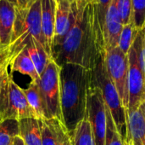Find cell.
I'll use <instances>...</instances> for the list:
<instances>
[{"label": "cell", "instance_id": "obj_1", "mask_svg": "<svg viewBox=\"0 0 145 145\" xmlns=\"http://www.w3.org/2000/svg\"><path fill=\"white\" fill-rule=\"evenodd\" d=\"M104 54V42L94 5L91 3L80 9L76 8L75 21L60 44L53 49L52 59L59 67L71 63L93 70Z\"/></svg>", "mask_w": 145, "mask_h": 145}, {"label": "cell", "instance_id": "obj_2", "mask_svg": "<svg viewBox=\"0 0 145 145\" xmlns=\"http://www.w3.org/2000/svg\"><path fill=\"white\" fill-rule=\"evenodd\" d=\"M92 84V70L66 63L59 67L61 122L71 134L85 119L88 91Z\"/></svg>", "mask_w": 145, "mask_h": 145}, {"label": "cell", "instance_id": "obj_3", "mask_svg": "<svg viewBox=\"0 0 145 145\" xmlns=\"http://www.w3.org/2000/svg\"><path fill=\"white\" fill-rule=\"evenodd\" d=\"M31 38H36L45 48L42 32L40 0H37L27 8L16 9L11 42L9 45L1 52V56L8 68L14 58L26 47Z\"/></svg>", "mask_w": 145, "mask_h": 145}, {"label": "cell", "instance_id": "obj_4", "mask_svg": "<svg viewBox=\"0 0 145 145\" xmlns=\"http://www.w3.org/2000/svg\"><path fill=\"white\" fill-rule=\"evenodd\" d=\"M92 81L99 88L105 103L112 115L115 125L122 138L125 139L127 111L122 104L119 94L106 72L104 63V55L99 58L98 63L92 70Z\"/></svg>", "mask_w": 145, "mask_h": 145}, {"label": "cell", "instance_id": "obj_5", "mask_svg": "<svg viewBox=\"0 0 145 145\" xmlns=\"http://www.w3.org/2000/svg\"><path fill=\"white\" fill-rule=\"evenodd\" d=\"M145 35L141 29L130 48L128 56V106L127 115L145 102V72L142 61V43Z\"/></svg>", "mask_w": 145, "mask_h": 145}, {"label": "cell", "instance_id": "obj_6", "mask_svg": "<svg viewBox=\"0 0 145 145\" xmlns=\"http://www.w3.org/2000/svg\"><path fill=\"white\" fill-rule=\"evenodd\" d=\"M31 117H33V115L24 89L14 82L6 70L0 86V121L6 119L20 121Z\"/></svg>", "mask_w": 145, "mask_h": 145}, {"label": "cell", "instance_id": "obj_7", "mask_svg": "<svg viewBox=\"0 0 145 145\" xmlns=\"http://www.w3.org/2000/svg\"><path fill=\"white\" fill-rule=\"evenodd\" d=\"M43 102L46 119H58L61 121L59 66L51 59L40 75L38 83Z\"/></svg>", "mask_w": 145, "mask_h": 145}, {"label": "cell", "instance_id": "obj_8", "mask_svg": "<svg viewBox=\"0 0 145 145\" xmlns=\"http://www.w3.org/2000/svg\"><path fill=\"white\" fill-rule=\"evenodd\" d=\"M106 72L114 84L122 104L128 106V56L117 46L104 54Z\"/></svg>", "mask_w": 145, "mask_h": 145}, {"label": "cell", "instance_id": "obj_9", "mask_svg": "<svg viewBox=\"0 0 145 145\" xmlns=\"http://www.w3.org/2000/svg\"><path fill=\"white\" fill-rule=\"evenodd\" d=\"M85 118L88 121L95 145H105L106 132V106L99 88L93 81L88 91Z\"/></svg>", "mask_w": 145, "mask_h": 145}, {"label": "cell", "instance_id": "obj_10", "mask_svg": "<svg viewBox=\"0 0 145 145\" xmlns=\"http://www.w3.org/2000/svg\"><path fill=\"white\" fill-rule=\"evenodd\" d=\"M123 25L121 21L116 0H112L107 10L103 29L105 52L117 46Z\"/></svg>", "mask_w": 145, "mask_h": 145}, {"label": "cell", "instance_id": "obj_11", "mask_svg": "<svg viewBox=\"0 0 145 145\" xmlns=\"http://www.w3.org/2000/svg\"><path fill=\"white\" fill-rule=\"evenodd\" d=\"M124 144L145 145V102L134 112L127 115Z\"/></svg>", "mask_w": 145, "mask_h": 145}, {"label": "cell", "instance_id": "obj_12", "mask_svg": "<svg viewBox=\"0 0 145 145\" xmlns=\"http://www.w3.org/2000/svg\"><path fill=\"white\" fill-rule=\"evenodd\" d=\"M16 16V8L8 0H0V49L3 51L10 44Z\"/></svg>", "mask_w": 145, "mask_h": 145}, {"label": "cell", "instance_id": "obj_13", "mask_svg": "<svg viewBox=\"0 0 145 145\" xmlns=\"http://www.w3.org/2000/svg\"><path fill=\"white\" fill-rule=\"evenodd\" d=\"M42 32L45 50L52 57V49L55 31V8L54 0H40Z\"/></svg>", "mask_w": 145, "mask_h": 145}, {"label": "cell", "instance_id": "obj_14", "mask_svg": "<svg viewBox=\"0 0 145 145\" xmlns=\"http://www.w3.org/2000/svg\"><path fill=\"white\" fill-rule=\"evenodd\" d=\"M42 121V145H60L69 133L58 119H45Z\"/></svg>", "mask_w": 145, "mask_h": 145}, {"label": "cell", "instance_id": "obj_15", "mask_svg": "<svg viewBox=\"0 0 145 145\" xmlns=\"http://www.w3.org/2000/svg\"><path fill=\"white\" fill-rule=\"evenodd\" d=\"M19 137L26 145H42V121L31 117L19 121Z\"/></svg>", "mask_w": 145, "mask_h": 145}, {"label": "cell", "instance_id": "obj_16", "mask_svg": "<svg viewBox=\"0 0 145 145\" xmlns=\"http://www.w3.org/2000/svg\"><path fill=\"white\" fill-rule=\"evenodd\" d=\"M11 68V73L18 72L21 74L27 75L31 78V82L38 84L40 80V76L37 73L36 68L28 54L26 48L21 50L12 61L9 65Z\"/></svg>", "mask_w": 145, "mask_h": 145}, {"label": "cell", "instance_id": "obj_17", "mask_svg": "<svg viewBox=\"0 0 145 145\" xmlns=\"http://www.w3.org/2000/svg\"><path fill=\"white\" fill-rule=\"evenodd\" d=\"M25 48L36 68L37 73L40 76L52 57L48 54L44 46L34 38H30V41Z\"/></svg>", "mask_w": 145, "mask_h": 145}, {"label": "cell", "instance_id": "obj_18", "mask_svg": "<svg viewBox=\"0 0 145 145\" xmlns=\"http://www.w3.org/2000/svg\"><path fill=\"white\" fill-rule=\"evenodd\" d=\"M24 92L29 107L32 112L33 117L38 120H45V109L38 84L31 82L28 87L24 89Z\"/></svg>", "mask_w": 145, "mask_h": 145}, {"label": "cell", "instance_id": "obj_19", "mask_svg": "<svg viewBox=\"0 0 145 145\" xmlns=\"http://www.w3.org/2000/svg\"><path fill=\"white\" fill-rule=\"evenodd\" d=\"M70 135L71 145H95L90 124L86 118L76 126Z\"/></svg>", "mask_w": 145, "mask_h": 145}, {"label": "cell", "instance_id": "obj_20", "mask_svg": "<svg viewBox=\"0 0 145 145\" xmlns=\"http://www.w3.org/2000/svg\"><path fill=\"white\" fill-rule=\"evenodd\" d=\"M19 136V121L6 119L0 121V145H13Z\"/></svg>", "mask_w": 145, "mask_h": 145}, {"label": "cell", "instance_id": "obj_21", "mask_svg": "<svg viewBox=\"0 0 145 145\" xmlns=\"http://www.w3.org/2000/svg\"><path fill=\"white\" fill-rule=\"evenodd\" d=\"M139 31L140 30L137 29L134 26L133 21H131L130 23L123 26L119 37L117 47L126 55L128 54V51L135 41Z\"/></svg>", "mask_w": 145, "mask_h": 145}, {"label": "cell", "instance_id": "obj_22", "mask_svg": "<svg viewBox=\"0 0 145 145\" xmlns=\"http://www.w3.org/2000/svg\"><path fill=\"white\" fill-rule=\"evenodd\" d=\"M106 106V105H105ZM106 132L105 138V145H125L124 139L119 133L115 122L113 121L112 115L106 107Z\"/></svg>", "mask_w": 145, "mask_h": 145}, {"label": "cell", "instance_id": "obj_23", "mask_svg": "<svg viewBox=\"0 0 145 145\" xmlns=\"http://www.w3.org/2000/svg\"><path fill=\"white\" fill-rule=\"evenodd\" d=\"M133 21L137 29L145 26V0H133Z\"/></svg>", "mask_w": 145, "mask_h": 145}, {"label": "cell", "instance_id": "obj_24", "mask_svg": "<svg viewBox=\"0 0 145 145\" xmlns=\"http://www.w3.org/2000/svg\"><path fill=\"white\" fill-rule=\"evenodd\" d=\"M116 2L122 25L133 21V0H116Z\"/></svg>", "mask_w": 145, "mask_h": 145}, {"label": "cell", "instance_id": "obj_25", "mask_svg": "<svg viewBox=\"0 0 145 145\" xmlns=\"http://www.w3.org/2000/svg\"><path fill=\"white\" fill-rule=\"evenodd\" d=\"M111 1L112 0H94V3H93L95 7L97 19L99 21V26L102 34V38H103V29H104L105 16L107 14V10L110 7V4L111 3Z\"/></svg>", "mask_w": 145, "mask_h": 145}, {"label": "cell", "instance_id": "obj_26", "mask_svg": "<svg viewBox=\"0 0 145 145\" xmlns=\"http://www.w3.org/2000/svg\"><path fill=\"white\" fill-rule=\"evenodd\" d=\"M94 0H75V6L77 9H83L88 4H93Z\"/></svg>", "mask_w": 145, "mask_h": 145}, {"label": "cell", "instance_id": "obj_27", "mask_svg": "<svg viewBox=\"0 0 145 145\" xmlns=\"http://www.w3.org/2000/svg\"><path fill=\"white\" fill-rule=\"evenodd\" d=\"M8 69V67L6 65L5 62L3 61V59L1 56V54H0V86H1V83H2V80H3L4 73Z\"/></svg>", "mask_w": 145, "mask_h": 145}, {"label": "cell", "instance_id": "obj_28", "mask_svg": "<svg viewBox=\"0 0 145 145\" xmlns=\"http://www.w3.org/2000/svg\"><path fill=\"white\" fill-rule=\"evenodd\" d=\"M11 2L16 9H25L26 8L25 6V0H8Z\"/></svg>", "mask_w": 145, "mask_h": 145}, {"label": "cell", "instance_id": "obj_29", "mask_svg": "<svg viewBox=\"0 0 145 145\" xmlns=\"http://www.w3.org/2000/svg\"><path fill=\"white\" fill-rule=\"evenodd\" d=\"M60 145H71V135L67 133L65 138H63Z\"/></svg>", "mask_w": 145, "mask_h": 145}, {"label": "cell", "instance_id": "obj_30", "mask_svg": "<svg viewBox=\"0 0 145 145\" xmlns=\"http://www.w3.org/2000/svg\"><path fill=\"white\" fill-rule=\"evenodd\" d=\"M142 61H143L144 69L145 72V35L143 39V43H142Z\"/></svg>", "mask_w": 145, "mask_h": 145}, {"label": "cell", "instance_id": "obj_31", "mask_svg": "<svg viewBox=\"0 0 145 145\" xmlns=\"http://www.w3.org/2000/svg\"><path fill=\"white\" fill-rule=\"evenodd\" d=\"M13 145H26L23 141L22 139L18 136L16 138H14V141H13Z\"/></svg>", "mask_w": 145, "mask_h": 145}, {"label": "cell", "instance_id": "obj_32", "mask_svg": "<svg viewBox=\"0 0 145 145\" xmlns=\"http://www.w3.org/2000/svg\"><path fill=\"white\" fill-rule=\"evenodd\" d=\"M37 0H25V6H26V8L31 6V4H33Z\"/></svg>", "mask_w": 145, "mask_h": 145}, {"label": "cell", "instance_id": "obj_33", "mask_svg": "<svg viewBox=\"0 0 145 145\" xmlns=\"http://www.w3.org/2000/svg\"><path fill=\"white\" fill-rule=\"evenodd\" d=\"M69 2H70V3H71L72 5H73V4L75 3V0H69Z\"/></svg>", "mask_w": 145, "mask_h": 145}, {"label": "cell", "instance_id": "obj_34", "mask_svg": "<svg viewBox=\"0 0 145 145\" xmlns=\"http://www.w3.org/2000/svg\"><path fill=\"white\" fill-rule=\"evenodd\" d=\"M0 54H1V50H0Z\"/></svg>", "mask_w": 145, "mask_h": 145}, {"label": "cell", "instance_id": "obj_35", "mask_svg": "<svg viewBox=\"0 0 145 145\" xmlns=\"http://www.w3.org/2000/svg\"><path fill=\"white\" fill-rule=\"evenodd\" d=\"M144 30H145V26H144Z\"/></svg>", "mask_w": 145, "mask_h": 145}, {"label": "cell", "instance_id": "obj_36", "mask_svg": "<svg viewBox=\"0 0 145 145\" xmlns=\"http://www.w3.org/2000/svg\"><path fill=\"white\" fill-rule=\"evenodd\" d=\"M125 145H127V144H125Z\"/></svg>", "mask_w": 145, "mask_h": 145}, {"label": "cell", "instance_id": "obj_37", "mask_svg": "<svg viewBox=\"0 0 145 145\" xmlns=\"http://www.w3.org/2000/svg\"><path fill=\"white\" fill-rule=\"evenodd\" d=\"M0 50H1V49H0Z\"/></svg>", "mask_w": 145, "mask_h": 145}]
</instances>
